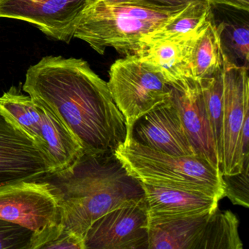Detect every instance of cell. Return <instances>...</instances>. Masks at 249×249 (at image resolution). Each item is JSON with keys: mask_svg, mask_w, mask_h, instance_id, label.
Wrapping results in <instances>:
<instances>
[{"mask_svg": "<svg viewBox=\"0 0 249 249\" xmlns=\"http://www.w3.org/2000/svg\"><path fill=\"white\" fill-rule=\"evenodd\" d=\"M23 89L63 124L85 154L114 152L126 139V121L107 83L84 59L45 56L29 68Z\"/></svg>", "mask_w": 249, "mask_h": 249, "instance_id": "obj_1", "label": "cell"}, {"mask_svg": "<svg viewBox=\"0 0 249 249\" xmlns=\"http://www.w3.org/2000/svg\"><path fill=\"white\" fill-rule=\"evenodd\" d=\"M45 180L60 193L61 224L83 237L109 211L145 198L142 183L129 174L114 152L84 154L72 167Z\"/></svg>", "mask_w": 249, "mask_h": 249, "instance_id": "obj_2", "label": "cell"}, {"mask_svg": "<svg viewBox=\"0 0 249 249\" xmlns=\"http://www.w3.org/2000/svg\"><path fill=\"white\" fill-rule=\"evenodd\" d=\"M186 5L162 6L141 0H95L84 13L74 37L99 54L113 48L120 54L135 53L145 37Z\"/></svg>", "mask_w": 249, "mask_h": 249, "instance_id": "obj_3", "label": "cell"}, {"mask_svg": "<svg viewBox=\"0 0 249 249\" xmlns=\"http://www.w3.org/2000/svg\"><path fill=\"white\" fill-rule=\"evenodd\" d=\"M129 174L142 183L224 196L222 173L198 155L173 156L148 148L126 135L114 151Z\"/></svg>", "mask_w": 249, "mask_h": 249, "instance_id": "obj_4", "label": "cell"}, {"mask_svg": "<svg viewBox=\"0 0 249 249\" xmlns=\"http://www.w3.org/2000/svg\"><path fill=\"white\" fill-rule=\"evenodd\" d=\"M0 112L41 148L54 174L71 168L84 155L82 147L63 124L17 87L0 97Z\"/></svg>", "mask_w": 249, "mask_h": 249, "instance_id": "obj_5", "label": "cell"}, {"mask_svg": "<svg viewBox=\"0 0 249 249\" xmlns=\"http://www.w3.org/2000/svg\"><path fill=\"white\" fill-rule=\"evenodd\" d=\"M109 76L107 86L126 121L127 135L132 133L134 125L141 117L171 97V87L135 55L116 60L110 67Z\"/></svg>", "mask_w": 249, "mask_h": 249, "instance_id": "obj_6", "label": "cell"}, {"mask_svg": "<svg viewBox=\"0 0 249 249\" xmlns=\"http://www.w3.org/2000/svg\"><path fill=\"white\" fill-rule=\"evenodd\" d=\"M62 199L48 180L22 181L0 188V219L37 233L60 223Z\"/></svg>", "mask_w": 249, "mask_h": 249, "instance_id": "obj_7", "label": "cell"}, {"mask_svg": "<svg viewBox=\"0 0 249 249\" xmlns=\"http://www.w3.org/2000/svg\"><path fill=\"white\" fill-rule=\"evenodd\" d=\"M95 0H0V18L21 20L49 37L69 43Z\"/></svg>", "mask_w": 249, "mask_h": 249, "instance_id": "obj_8", "label": "cell"}, {"mask_svg": "<svg viewBox=\"0 0 249 249\" xmlns=\"http://www.w3.org/2000/svg\"><path fill=\"white\" fill-rule=\"evenodd\" d=\"M86 249H148L145 198L126 202L96 220L85 235Z\"/></svg>", "mask_w": 249, "mask_h": 249, "instance_id": "obj_9", "label": "cell"}, {"mask_svg": "<svg viewBox=\"0 0 249 249\" xmlns=\"http://www.w3.org/2000/svg\"><path fill=\"white\" fill-rule=\"evenodd\" d=\"M224 110L222 120V175L241 172L243 167L240 137L249 111V68L231 63L224 56Z\"/></svg>", "mask_w": 249, "mask_h": 249, "instance_id": "obj_10", "label": "cell"}, {"mask_svg": "<svg viewBox=\"0 0 249 249\" xmlns=\"http://www.w3.org/2000/svg\"><path fill=\"white\" fill-rule=\"evenodd\" d=\"M54 174L41 148L0 112V188Z\"/></svg>", "mask_w": 249, "mask_h": 249, "instance_id": "obj_11", "label": "cell"}, {"mask_svg": "<svg viewBox=\"0 0 249 249\" xmlns=\"http://www.w3.org/2000/svg\"><path fill=\"white\" fill-rule=\"evenodd\" d=\"M171 99L176 106L188 139L196 155L221 170L208 113L199 81L191 80L178 87H171Z\"/></svg>", "mask_w": 249, "mask_h": 249, "instance_id": "obj_12", "label": "cell"}, {"mask_svg": "<svg viewBox=\"0 0 249 249\" xmlns=\"http://www.w3.org/2000/svg\"><path fill=\"white\" fill-rule=\"evenodd\" d=\"M132 135L140 143L165 154L196 155L171 99L141 117Z\"/></svg>", "mask_w": 249, "mask_h": 249, "instance_id": "obj_13", "label": "cell"}, {"mask_svg": "<svg viewBox=\"0 0 249 249\" xmlns=\"http://www.w3.org/2000/svg\"><path fill=\"white\" fill-rule=\"evenodd\" d=\"M199 37L143 42L133 55L154 68L170 87H178L195 80L192 56Z\"/></svg>", "mask_w": 249, "mask_h": 249, "instance_id": "obj_14", "label": "cell"}, {"mask_svg": "<svg viewBox=\"0 0 249 249\" xmlns=\"http://www.w3.org/2000/svg\"><path fill=\"white\" fill-rule=\"evenodd\" d=\"M148 219L176 218L213 213L217 198L199 192L142 183Z\"/></svg>", "mask_w": 249, "mask_h": 249, "instance_id": "obj_15", "label": "cell"}, {"mask_svg": "<svg viewBox=\"0 0 249 249\" xmlns=\"http://www.w3.org/2000/svg\"><path fill=\"white\" fill-rule=\"evenodd\" d=\"M211 213L148 219V249H196Z\"/></svg>", "mask_w": 249, "mask_h": 249, "instance_id": "obj_16", "label": "cell"}, {"mask_svg": "<svg viewBox=\"0 0 249 249\" xmlns=\"http://www.w3.org/2000/svg\"><path fill=\"white\" fill-rule=\"evenodd\" d=\"M213 16L212 8L206 2H191L184 9L170 18L164 25L148 35L142 43L199 37L206 30Z\"/></svg>", "mask_w": 249, "mask_h": 249, "instance_id": "obj_17", "label": "cell"}, {"mask_svg": "<svg viewBox=\"0 0 249 249\" xmlns=\"http://www.w3.org/2000/svg\"><path fill=\"white\" fill-rule=\"evenodd\" d=\"M239 221L230 211H218L210 215L196 249H242Z\"/></svg>", "mask_w": 249, "mask_h": 249, "instance_id": "obj_18", "label": "cell"}, {"mask_svg": "<svg viewBox=\"0 0 249 249\" xmlns=\"http://www.w3.org/2000/svg\"><path fill=\"white\" fill-rule=\"evenodd\" d=\"M224 67V53L219 31L214 15L203 34L197 39L192 56V71L195 80L199 81L212 76Z\"/></svg>", "mask_w": 249, "mask_h": 249, "instance_id": "obj_19", "label": "cell"}, {"mask_svg": "<svg viewBox=\"0 0 249 249\" xmlns=\"http://www.w3.org/2000/svg\"><path fill=\"white\" fill-rule=\"evenodd\" d=\"M220 161L222 160V120L224 110L223 69L199 81Z\"/></svg>", "mask_w": 249, "mask_h": 249, "instance_id": "obj_20", "label": "cell"}, {"mask_svg": "<svg viewBox=\"0 0 249 249\" xmlns=\"http://www.w3.org/2000/svg\"><path fill=\"white\" fill-rule=\"evenodd\" d=\"M216 24L219 31L224 56L231 63L249 68V21L221 22Z\"/></svg>", "mask_w": 249, "mask_h": 249, "instance_id": "obj_21", "label": "cell"}, {"mask_svg": "<svg viewBox=\"0 0 249 249\" xmlns=\"http://www.w3.org/2000/svg\"><path fill=\"white\" fill-rule=\"evenodd\" d=\"M86 249L84 237L57 223L33 233L30 249Z\"/></svg>", "mask_w": 249, "mask_h": 249, "instance_id": "obj_22", "label": "cell"}, {"mask_svg": "<svg viewBox=\"0 0 249 249\" xmlns=\"http://www.w3.org/2000/svg\"><path fill=\"white\" fill-rule=\"evenodd\" d=\"M249 160L243 164L241 172L237 174L222 175L224 196L234 205L249 206Z\"/></svg>", "mask_w": 249, "mask_h": 249, "instance_id": "obj_23", "label": "cell"}, {"mask_svg": "<svg viewBox=\"0 0 249 249\" xmlns=\"http://www.w3.org/2000/svg\"><path fill=\"white\" fill-rule=\"evenodd\" d=\"M33 231L0 219V249H30Z\"/></svg>", "mask_w": 249, "mask_h": 249, "instance_id": "obj_24", "label": "cell"}, {"mask_svg": "<svg viewBox=\"0 0 249 249\" xmlns=\"http://www.w3.org/2000/svg\"><path fill=\"white\" fill-rule=\"evenodd\" d=\"M211 6L226 5L240 11H249V0H205Z\"/></svg>", "mask_w": 249, "mask_h": 249, "instance_id": "obj_25", "label": "cell"}, {"mask_svg": "<svg viewBox=\"0 0 249 249\" xmlns=\"http://www.w3.org/2000/svg\"><path fill=\"white\" fill-rule=\"evenodd\" d=\"M143 2H150L162 6H180L186 5L194 2H206L205 0H141Z\"/></svg>", "mask_w": 249, "mask_h": 249, "instance_id": "obj_26", "label": "cell"}]
</instances>
